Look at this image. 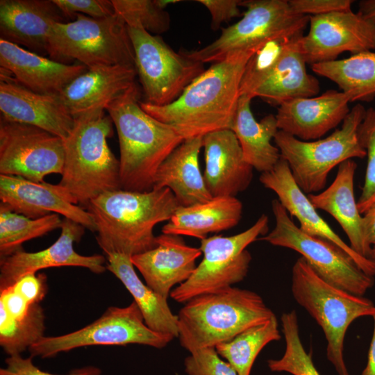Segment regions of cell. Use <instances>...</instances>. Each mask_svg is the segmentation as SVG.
<instances>
[{
  "instance_id": "6da1fadb",
  "label": "cell",
  "mask_w": 375,
  "mask_h": 375,
  "mask_svg": "<svg viewBox=\"0 0 375 375\" xmlns=\"http://www.w3.org/2000/svg\"><path fill=\"white\" fill-rule=\"evenodd\" d=\"M263 47V46H262ZM260 47L238 50L193 80L172 103L140 102L151 117L172 128L184 140L231 129L246 65Z\"/></svg>"
},
{
  "instance_id": "7a4b0ae2",
  "label": "cell",
  "mask_w": 375,
  "mask_h": 375,
  "mask_svg": "<svg viewBox=\"0 0 375 375\" xmlns=\"http://www.w3.org/2000/svg\"><path fill=\"white\" fill-rule=\"evenodd\" d=\"M179 206L173 192L165 188L145 192L108 191L91 200L86 208L103 251L132 257L156 246L154 227L168 222Z\"/></svg>"
},
{
  "instance_id": "3957f363",
  "label": "cell",
  "mask_w": 375,
  "mask_h": 375,
  "mask_svg": "<svg viewBox=\"0 0 375 375\" xmlns=\"http://www.w3.org/2000/svg\"><path fill=\"white\" fill-rule=\"evenodd\" d=\"M136 85L108 103L105 110L117 130L121 188L151 191L157 171L184 140L172 128L147 113Z\"/></svg>"
},
{
  "instance_id": "277c9868",
  "label": "cell",
  "mask_w": 375,
  "mask_h": 375,
  "mask_svg": "<svg viewBox=\"0 0 375 375\" xmlns=\"http://www.w3.org/2000/svg\"><path fill=\"white\" fill-rule=\"evenodd\" d=\"M105 110L95 109L75 117L64 140L65 161L58 184L76 205L86 207L100 194L122 189L119 161L107 143L113 122Z\"/></svg>"
},
{
  "instance_id": "5b68a950",
  "label": "cell",
  "mask_w": 375,
  "mask_h": 375,
  "mask_svg": "<svg viewBox=\"0 0 375 375\" xmlns=\"http://www.w3.org/2000/svg\"><path fill=\"white\" fill-rule=\"evenodd\" d=\"M274 315L258 294L231 286L185 303L177 315L178 338L190 353L215 348Z\"/></svg>"
},
{
  "instance_id": "8992f818",
  "label": "cell",
  "mask_w": 375,
  "mask_h": 375,
  "mask_svg": "<svg viewBox=\"0 0 375 375\" xmlns=\"http://www.w3.org/2000/svg\"><path fill=\"white\" fill-rule=\"evenodd\" d=\"M291 291L297 303L322 328L327 342L326 357L337 374L350 375L343 353L346 332L356 319L375 314L373 301L326 282L301 256L292 266Z\"/></svg>"
},
{
  "instance_id": "52a82bcc",
  "label": "cell",
  "mask_w": 375,
  "mask_h": 375,
  "mask_svg": "<svg viewBox=\"0 0 375 375\" xmlns=\"http://www.w3.org/2000/svg\"><path fill=\"white\" fill-rule=\"evenodd\" d=\"M365 111L361 103L356 104L340 128L315 141H303L278 130L274 141L294 181L305 194H316L323 190L335 167L347 160L366 156L358 136Z\"/></svg>"
},
{
  "instance_id": "ba28073f",
  "label": "cell",
  "mask_w": 375,
  "mask_h": 375,
  "mask_svg": "<svg viewBox=\"0 0 375 375\" xmlns=\"http://www.w3.org/2000/svg\"><path fill=\"white\" fill-rule=\"evenodd\" d=\"M75 17L52 26L48 47L51 59L60 62L76 60L88 68L135 67L127 26L116 14L105 18L76 14Z\"/></svg>"
},
{
  "instance_id": "9c48e42d",
  "label": "cell",
  "mask_w": 375,
  "mask_h": 375,
  "mask_svg": "<svg viewBox=\"0 0 375 375\" xmlns=\"http://www.w3.org/2000/svg\"><path fill=\"white\" fill-rule=\"evenodd\" d=\"M240 6L247 8L242 18L223 28L217 39L201 49L183 52L203 63L216 62L238 50L303 35L310 20L309 16L296 13L288 0L240 1Z\"/></svg>"
},
{
  "instance_id": "30bf717a",
  "label": "cell",
  "mask_w": 375,
  "mask_h": 375,
  "mask_svg": "<svg viewBox=\"0 0 375 375\" xmlns=\"http://www.w3.org/2000/svg\"><path fill=\"white\" fill-rule=\"evenodd\" d=\"M262 215L247 230L231 236L213 235L201 240L203 258L191 276L174 288L170 297L178 303L238 283L247 276L251 255L246 248L269 230Z\"/></svg>"
},
{
  "instance_id": "8fae6325",
  "label": "cell",
  "mask_w": 375,
  "mask_h": 375,
  "mask_svg": "<svg viewBox=\"0 0 375 375\" xmlns=\"http://www.w3.org/2000/svg\"><path fill=\"white\" fill-rule=\"evenodd\" d=\"M272 209L275 226L260 240L298 252L321 278L349 293L363 296L373 287V276L336 244L301 231L278 199L272 201Z\"/></svg>"
},
{
  "instance_id": "7c38bea8",
  "label": "cell",
  "mask_w": 375,
  "mask_h": 375,
  "mask_svg": "<svg viewBox=\"0 0 375 375\" xmlns=\"http://www.w3.org/2000/svg\"><path fill=\"white\" fill-rule=\"evenodd\" d=\"M132 42L135 67L147 102L156 106L172 103L204 71V63L174 51L159 35L127 26Z\"/></svg>"
},
{
  "instance_id": "4fadbf2b",
  "label": "cell",
  "mask_w": 375,
  "mask_h": 375,
  "mask_svg": "<svg viewBox=\"0 0 375 375\" xmlns=\"http://www.w3.org/2000/svg\"><path fill=\"white\" fill-rule=\"evenodd\" d=\"M174 338L172 335L149 328L138 306L133 301L123 308L109 307L99 319L74 332L59 336H44L28 351L33 358H47L61 352L94 345L138 344L162 349Z\"/></svg>"
},
{
  "instance_id": "5bb4252c",
  "label": "cell",
  "mask_w": 375,
  "mask_h": 375,
  "mask_svg": "<svg viewBox=\"0 0 375 375\" xmlns=\"http://www.w3.org/2000/svg\"><path fill=\"white\" fill-rule=\"evenodd\" d=\"M64 140L39 127L0 119V174L44 182L61 174Z\"/></svg>"
},
{
  "instance_id": "9a60e30c",
  "label": "cell",
  "mask_w": 375,
  "mask_h": 375,
  "mask_svg": "<svg viewBox=\"0 0 375 375\" xmlns=\"http://www.w3.org/2000/svg\"><path fill=\"white\" fill-rule=\"evenodd\" d=\"M310 28L299 40V49L311 66L375 49V22L351 10L310 17Z\"/></svg>"
},
{
  "instance_id": "2e32d148",
  "label": "cell",
  "mask_w": 375,
  "mask_h": 375,
  "mask_svg": "<svg viewBox=\"0 0 375 375\" xmlns=\"http://www.w3.org/2000/svg\"><path fill=\"white\" fill-rule=\"evenodd\" d=\"M61 233L48 248L36 251L20 250L0 260V290L14 285L21 277L50 267H80L95 274L106 271L102 255L83 256L74 248L83 237L85 228L67 218L62 219Z\"/></svg>"
},
{
  "instance_id": "e0dca14e",
  "label": "cell",
  "mask_w": 375,
  "mask_h": 375,
  "mask_svg": "<svg viewBox=\"0 0 375 375\" xmlns=\"http://www.w3.org/2000/svg\"><path fill=\"white\" fill-rule=\"evenodd\" d=\"M1 67V119L29 124L66 139L74 124L58 95L35 92L20 84Z\"/></svg>"
},
{
  "instance_id": "ac0fdd59",
  "label": "cell",
  "mask_w": 375,
  "mask_h": 375,
  "mask_svg": "<svg viewBox=\"0 0 375 375\" xmlns=\"http://www.w3.org/2000/svg\"><path fill=\"white\" fill-rule=\"evenodd\" d=\"M0 200L12 211L27 217L37 219L55 213L96 232L89 212L75 204L58 184L0 174Z\"/></svg>"
},
{
  "instance_id": "d6986e66",
  "label": "cell",
  "mask_w": 375,
  "mask_h": 375,
  "mask_svg": "<svg viewBox=\"0 0 375 375\" xmlns=\"http://www.w3.org/2000/svg\"><path fill=\"white\" fill-rule=\"evenodd\" d=\"M259 180L265 188L275 192L288 213L297 218L301 231L336 244L351 257L365 274L375 276V262L353 251L319 215L308 196L294 181L285 160L281 158L272 170L261 173Z\"/></svg>"
},
{
  "instance_id": "ffe728a7",
  "label": "cell",
  "mask_w": 375,
  "mask_h": 375,
  "mask_svg": "<svg viewBox=\"0 0 375 375\" xmlns=\"http://www.w3.org/2000/svg\"><path fill=\"white\" fill-rule=\"evenodd\" d=\"M350 102L347 94L335 90L288 101L275 115L278 128L303 141L318 139L343 122Z\"/></svg>"
},
{
  "instance_id": "44dd1931",
  "label": "cell",
  "mask_w": 375,
  "mask_h": 375,
  "mask_svg": "<svg viewBox=\"0 0 375 375\" xmlns=\"http://www.w3.org/2000/svg\"><path fill=\"white\" fill-rule=\"evenodd\" d=\"M201 254L200 248L186 244L181 235L162 233L154 248L133 256L131 261L146 284L167 299L176 285L191 276Z\"/></svg>"
},
{
  "instance_id": "7402d4cb",
  "label": "cell",
  "mask_w": 375,
  "mask_h": 375,
  "mask_svg": "<svg viewBox=\"0 0 375 375\" xmlns=\"http://www.w3.org/2000/svg\"><path fill=\"white\" fill-rule=\"evenodd\" d=\"M205 155L203 178L212 197H235L249 186L253 167L243 156L231 129L210 132L203 137Z\"/></svg>"
},
{
  "instance_id": "603a6c76",
  "label": "cell",
  "mask_w": 375,
  "mask_h": 375,
  "mask_svg": "<svg viewBox=\"0 0 375 375\" xmlns=\"http://www.w3.org/2000/svg\"><path fill=\"white\" fill-rule=\"evenodd\" d=\"M65 19L53 0H1L0 38L48 54L50 30Z\"/></svg>"
},
{
  "instance_id": "cb8c5ba5",
  "label": "cell",
  "mask_w": 375,
  "mask_h": 375,
  "mask_svg": "<svg viewBox=\"0 0 375 375\" xmlns=\"http://www.w3.org/2000/svg\"><path fill=\"white\" fill-rule=\"evenodd\" d=\"M0 66L24 87L48 95H59L88 69L82 64H67L45 58L1 38Z\"/></svg>"
},
{
  "instance_id": "d4e9b609",
  "label": "cell",
  "mask_w": 375,
  "mask_h": 375,
  "mask_svg": "<svg viewBox=\"0 0 375 375\" xmlns=\"http://www.w3.org/2000/svg\"><path fill=\"white\" fill-rule=\"evenodd\" d=\"M135 67L115 65L88 68L58 95L74 118L103 108L136 85Z\"/></svg>"
},
{
  "instance_id": "484cf974",
  "label": "cell",
  "mask_w": 375,
  "mask_h": 375,
  "mask_svg": "<svg viewBox=\"0 0 375 375\" xmlns=\"http://www.w3.org/2000/svg\"><path fill=\"white\" fill-rule=\"evenodd\" d=\"M356 162L347 160L338 165L333 183L322 192L308 194L313 206L329 213L347 234L351 249L369 258V244L362 215L360 212L353 192Z\"/></svg>"
},
{
  "instance_id": "4316f807",
  "label": "cell",
  "mask_w": 375,
  "mask_h": 375,
  "mask_svg": "<svg viewBox=\"0 0 375 375\" xmlns=\"http://www.w3.org/2000/svg\"><path fill=\"white\" fill-rule=\"evenodd\" d=\"M201 147L203 137L184 140L159 167L153 189L169 188L182 206L211 199L199 167Z\"/></svg>"
},
{
  "instance_id": "83f0119b",
  "label": "cell",
  "mask_w": 375,
  "mask_h": 375,
  "mask_svg": "<svg viewBox=\"0 0 375 375\" xmlns=\"http://www.w3.org/2000/svg\"><path fill=\"white\" fill-rule=\"evenodd\" d=\"M242 208V202L235 197H212L206 202L180 206L162 226V233L201 240L209 233L226 231L238 225Z\"/></svg>"
},
{
  "instance_id": "f1b7e54d",
  "label": "cell",
  "mask_w": 375,
  "mask_h": 375,
  "mask_svg": "<svg viewBox=\"0 0 375 375\" xmlns=\"http://www.w3.org/2000/svg\"><path fill=\"white\" fill-rule=\"evenodd\" d=\"M252 97L241 95L231 130L235 135L245 161L261 173L272 170L281 158L271 141L278 131L276 116L269 114L260 122L251 110Z\"/></svg>"
},
{
  "instance_id": "f546056e",
  "label": "cell",
  "mask_w": 375,
  "mask_h": 375,
  "mask_svg": "<svg viewBox=\"0 0 375 375\" xmlns=\"http://www.w3.org/2000/svg\"><path fill=\"white\" fill-rule=\"evenodd\" d=\"M303 35L292 40L269 77L254 91L253 98L258 97L278 106L292 99L317 96L319 81L307 72L299 49Z\"/></svg>"
},
{
  "instance_id": "4dcf8cb0",
  "label": "cell",
  "mask_w": 375,
  "mask_h": 375,
  "mask_svg": "<svg viewBox=\"0 0 375 375\" xmlns=\"http://www.w3.org/2000/svg\"><path fill=\"white\" fill-rule=\"evenodd\" d=\"M107 256V269L112 273L132 295L142 314L145 324L151 330L178 336V317L171 310L167 298L159 294L137 275L131 257L112 253Z\"/></svg>"
},
{
  "instance_id": "1f68e13d",
  "label": "cell",
  "mask_w": 375,
  "mask_h": 375,
  "mask_svg": "<svg viewBox=\"0 0 375 375\" xmlns=\"http://www.w3.org/2000/svg\"><path fill=\"white\" fill-rule=\"evenodd\" d=\"M311 68L338 85L351 102L370 101L375 98V52L372 51L315 64Z\"/></svg>"
},
{
  "instance_id": "d6a6232c",
  "label": "cell",
  "mask_w": 375,
  "mask_h": 375,
  "mask_svg": "<svg viewBox=\"0 0 375 375\" xmlns=\"http://www.w3.org/2000/svg\"><path fill=\"white\" fill-rule=\"evenodd\" d=\"M281 336L276 315L267 322L250 327L232 340L217 344L218 354L237 371L239 375H250L253 365L262 349Z\"/></svg>"
},
{
  "instance_id": "836d02e7",
  "label": "cell",
  "mask_w": 375,
  "mask_h": 375,
  "mask_svg": "<svg viewBox=\"0 0 375 375\" xmlns=\"http://www.w3.org/2000/svg\"><path fill=\"white\" fill-rule=\"evenodd\" d=\"M62 219L58 214L32 219L0 204V256L4 258L22 250V244L60 228Z\"/></svg>"
},
{
  "instance_id": "e575fe53",
  "label": "cell",
  "mask_w": 375,
  "mask_h": 375,
  "mask_svg": "<svg viewBox=\"0 0 375 375\" xmlns=\"http://www.w3.org/2000/svg\"><path fill=\"white\" fill-rule=\"evenodd\" d=\"M44 319L40 303L33 304L23 319L11 317L0 307V345L8 356L20 355L44 337Z\"/></svg>"
},
{
  "instance_id": "d590c367",
  "label": "cell",
  "mask_w": 375,
  "mask_h": 375,
  "mask_svg": "<svg viewBox=\"0 0 375 375\" xmlns=\"http://www.w3.org/2000/svg\"><path fill=\"white\" fill-rule=\"evenodd\" d=\"M115 14L129 27L140 28L152 35L167 32L171 19L165 10L177 0H111Z\"/></svg>"
},
{
  "instance_id": "8d00e7d4",
  "label": "cell",
  "mask_w": 375,
  "mask_h": 375,
  "mask_svg": "<svg viewBox=\"0 0 375 375\" xmlns=\"http://www.w3.org/2000/svg\"><path fill=\"white\" fill-rule=\"evenodd\" d=\"M285 350L281 358L269 359L267 367L273 372H287L292 375H320L312 356L301 342L297 312L292 310L281 317Z\"/></svg>"
},
{
  "instance_id": "74e56055",
  "label": "cell",
  "mask_w": 375,
  "mask_h": 375,
  "mask_svg": "<svg viewBox=\"0 0 375 375\" xmlns=\"http://www.w3.org/2000/svg\"><path fill=\"white\" fill-rule=\"evenodd\" d=\"M294 37L270 41L253 53L242 76L240 96L247 94L252 97L254 91L269 77Z\"/></svg>"
},
{
  "instance_id": "f35d334b",
  "label": "cell",
  "mask_w": 375,
  "mask_h": 375,
  "mask_svg": "<svg viewBox=\"0 0 375 375\" xmlns=\"http://www.w3.org/2000/svg\"><path fill=\"white\" fill-rule=\"evenodd\" d=\"M358 136L367 157L364 184L357 201L358 208L362 215L375 203V108L366 109Z\"/></svg>"
},
{
  "instance_id": "ab89813d",
  "label": "cell",
  "mask_w": 375,
  "mask_h": 375,
  "mask_svg": "<svg viewBox=\"0 0 375 375\" xmlns=\"http://www.w3.org/2000/svg\"><path fill=\"white\" fill-rule=\"evenodd\" d=\"M190 353L184 360L187 375H239L230 363L221 358L214 347Z\"/></svg>"
},
{
  "instance_id": "60d3db41",
  "label": "cell",
  "mask_w": 375,
  "mask_h": 375,
  "mask_svg": "<svg viewBox=\"0 0 375 375\" xmlns=\"http://www.w3.org/2000/svg\"><path fill=\"white\" fill-rule=\"evenodd\" d=\"M6 366L0 369V375H101V370L95 366L74 369L66 374H55L39 369L33 364V357L21 355L10 356L5 360Z\"/></svg>"
},
{
  "instance_id": "b9f144b4",
  "label": "cell",
  "mask_w": 375,
  "mask_h": 375,
  "mask_svg": "<svg viewBox=\"0 0 375 375\" xmlns=\"http://www.w3.org/2000/svg\"><path fill=\"white\" fill-rule=\"evenodd\" d=\"M66 17L81 14L92 18H105L115 15L110 0H53Z\"/></svg>"
},
{
  "instance_id": "7bdbcfd3",
  "label": "cell",
  "mask_w": 375,
  "mask_h": 375,
  "mask_svg": "<svg viewBox=\"0 0 375 375\" xmlns=\"http://www.w3.org/2000/svg\"><path fill=\"white\" fill-rule=\"evenodd\" d=\"M292 9L297 14L316 16L335 11L351 10V0H288Z\"/></svg>"
},
{
  "instance_id": "ee69618b",
  "label": "cell",
  "mask_w": 375,
  "mask_h": 375,
  "mask_svg": "<svg viewBox=\"0 0 375 375\" xmlns=\"http://www.w3.org/2000/svg\"><path fill=\"white\" fill-rule=\"evenodd\" d=\"M10 287L30 303H40L48 291L47 276L44 273L28 274Z\"/></svg>"
},
{
  "instance_id": "f6af8a7d",
  "label": "cell",
  "mask_w": 375,
  "mask_h": 375,
  "mask_svg": "<svg viewBox=\"0 0 375 375\" xmlns=\"http://www.w3.org/2000/svg\"><path fill=\"white\" fill-rule=\"evenodd\" d=\"M210 12L212 17L211 28L217 31L223 22L241 15L238 0H198Z\"/></svg>"
},
{
  "instance_id": "bcb514c9",
  "label": "cell",
  "mask_w": 375,
  "mask_h": 375,
  "mask_svg": "<svg viewBox=\"0 0 375 375\" xmlns=\"http://www.w3.org/2000/svg\"><path fill=\"white\" fill-rule=\"evenodd\" d=\"M32 305L12 287L0 290V307L14 319L25 318L29 313Z\"/></svg>"
},
{
  "instance_id": "7dc6e473",
  "label": "cell",
  "mask_w": 375,
  "mask_h": 375,
  "mask_svg": "<svg viewBox=\"0 0 375 375\" xmlns=\"http://www.w3.org/2000/svg\"><path fill=\"white\" fill-rule=\"evenodd\" d=\"M369 244L375 245V203L362 214Z\"/></svg>"
},
{
  "instance_id": "c3c4849f",
  "label": "cell",
  "mask_w": 375,
  "mask_h": 375,
  "mask_svg": "<svg viewBox=\"0 0 375 375\" xmlns=\"http://www.w3.org/2000/svg\"><path fill=\"white\" fill-rule=\"evenodd\" d=\"M372 318L374 319V331L368 351L367 365L361 375H375V314Z\"/></svg>"
},
{
  "instance_id": "681fc988",
  "label": "cell",
  "mask_w": 375,
  "mask_h": 375,
  "mask_svg": "<svg viewBox=\"0 0 375 375\" xmlns=\"http://www.w3.org/2000/svg\"><path fill=\"white\" fill-rule=\"evenodd\" d=\"M358 12L366 18L375 22V0H362L358 3Z\"/></svg>"
},
{
  "instance_id": "f907efd6",
  "label": "cell",
  "mask_w": 375,
  "mask_h": 375,
  "mask_svg": "<svg viewBox=\"0 0 375 375\" xmlns=\"http://www.w3.org/2000/svg\"><path fill=\"white\" fill-rule=\"evenodd\" d=\"M370 259L375 262V245L372 247Z\"/></svg>"
}]
</instances>
